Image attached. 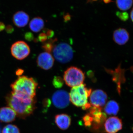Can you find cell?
<instances>
[{"label":"cell","instance_id":"ac0fdd59","mask_svg":"<svg viewBox=\"0 0 133 133\" xmlns=\"http://www.w3.org/2000/svg\"><path fill=\"white\" fill-rule=\"evenodd\" d=\"M116 3L119 9L122 11H126L132 7L133 0H116Z\"/></svg>","mask_w":133,"mask_h":133},{"label":"cell","instance_id":"4316f807","mask_svg":"<svg viewBox=\"0 0 133 133\" xmlns=\"http://www.w3.org/2000/svg\"><path fill=\"white\" fill-rule=\"evenodd\" d=\"M43 104L44 107H49L50 106V105L51 104L50 101L49 99H46L44 101Z\"/></svg>","mask_w":133,"mask_h":133},{"label":"cell","instance_id":"30bf717a","mask_svg":"<svg viewBox=\"0 0 133 133\" xmlns=\"http://www.w3.org/2000/svg\"><path fill=\"white\" fill-rule=\"evenodd\" d=\"M104 127L107 133H116L122 129V121L118 117L111 116L105 121Z\"/></svg>","mask_w":133,"mask_h":133},{"label":"cell","instance_id":"2e32d148","mask_svg":"<svg viewBox=\"0 0 133 133\" xmlns=\"http://www.w3.org/2000/svg\"><path fill=\"white\" fill-rule=\"evenodd\" d=\"M44 25V21L42 18L36 17L32 19L30 22L29 28L33 32L38 33L42 29Z\"/></svg>","mask_w":133,"mask_h":133},{"label":"cell","instance_id":"ffe728a7","mask_svg":"<svg viewBox=\"0 0 133 133\" xmlns=\"http://www.w3.org/2000/svg\"><path fill=\"white\" fill-rule=\"evenodd\" d=\"M52 83L55 88H60L63 85V80L61 77H56L53 79Z\"/></svg>","mask_w":133,"mask_h":133},{"label":"cell","instance_id":"e0dca14e","mask_svg":"<svg viewBox=\"0 0 133 133\" xmlns=\"http://www.w3.org/2000/svg\"><path fill=\"white\" fill-rule=\"evenodd\" d=\"M119 110L118 103L114 100L108 101L105 105L104 110L106 113L110 115H115L117 114Z\"/></svg>","mask_w":133,"mask_h":133},{"label":"cell","instance_id":"52a82bcc","mask_svg":"<svg viewBox=\"0 0 133 133\" xmlns=\"http://www.w3.org/2000/svg\"><path fill=\"white\" fill-rule=\"evenodd\" d=\"M52 101L56 107L63 109L69 105L70 102V95L66 91L59 90L55 92L52 95Z\"/></svg>","mask_w":133,"mask_h":133},{"label":"cell","instance_id":"44dd1931","mask_svg":"<svg viewBox=\"0 0 133 133\" xmlns=\"http://www.w3.org/2000/svg\"><path fill=\"white\" fill-rule=\"evenodd\" d=\"M55 41L53 40L51 42L49 41L48 42L45 43L42 46V48L44 50H45V52H50L53 50L54 48L53 44L55 42Z\"/></svg>","mask_w":133,"mask_h":133},{"label":"cell","instance_id":"7402d4cb","mask_svg":"<svg viewBox=\"0 0 133 133\" xmlns=\"http://www.w3.org/2000/svg\"><path fill=\"white\" fill-rule=\"evenodd\" d=\"M83 120L84 122V124L86 127H90L93 121L92 116L90 114L86 115L83 117Z\"/></svg>","mask_w":133,"mask_h":133},{"label":"cell","instance_id":"d4e9b609","mask_svg":"<svg viewBox=\"0 0 133 133\" xmlns=\"http://www.w3.org/2000/svg\"><path fill=\"white\" fill-rule=\"evenodd\" d=\"M24 37L27 41H31L34 39V36L31 32H27L24 35Z\"/></svg>","mask_w":133,"mask_h":133},{"label":"cell","instance_id":"4fadbf2b","mask_svg":"<svg viewBox=\"0 0 133 133\" xmlns=\"http://www.w3.org/2000/svg\"><path fill=\"white\" fill-rule=\"evenodd\" d=\"M114 41L117 44L124 45L128 42L129 38V34L125 29L119 28L114 32Z\"/></svg>","mask_w":133,"mask_h":133},{"label":"cell","instance_id":"4dcf8cb0","mask_svg":"<svg viewBox=\"0 0 133 133\" xmlns=\"http://www.w3.org/2000/svg\"><path fill=\"white\" fill-rule=\"evenodd\" d=\"M103 1L106 3H109L111 2H112V0H103Z\"/></svg>","mask_w":133,"mask_h":133},{"label":"cell","instance_id":"9c48e42d","mask_svg":"<svg viewBox=\"0 0 133 133\" xmlns=\"http://www.w3.org/2000/svg\"><path fill=\"white\" fill-rule=\"evenodd\" d=\"M55 59L50 52H42L38 55L37 60V65L43 70H49L54 65Z\"/></svg>","mask_w":133,"mask_h":133},{"label":"cell","instance_id":"5b68a950","mask_svg":"<svg viewBox=\"0 0 133 133\" xmlns=\"http://www.w3.org/2000/svg\"><path fill=\"white\" fill-rule=\"evenodd\" d=\"M52 50L55 59L62 63L70 62L73 57V50L66 43H60L54 47Z\"/></svg>","mask_w":133,"mask_h":133},{"label":"cell","instance_id":"9a60e30c","mask_svg":"<svg viewBox=\"0 0 133 133\" xmlns=\"http://www.w3.org/2000/svg\"><path fill=\"white\" fill-rule=\"evenodd\" d=\"M55 120L57 127L63 130L69 128L71 122L70 117L66 114L57 115L55 116Z\"/></svg>","mask_w":133,"mask_h":133},{"label":"cell","instance_id":"8fae6325","mask_svg":"<svg viewBox=\"0 0 133 133\" xmlns=\"http://www.w3.org/2000/svg\"><path fill=\"white\" fill-rule=\"evenodd\" d=\"M102 108H101L92 107L90 108V114L92 116L94 123V128L97 129L100 127L101 125L105 121L107 115L105 113L102 112Z\"/></svg>","mask_w":133,"mask_h":133},{"label":"cell","instance_id":"277c9868","mask_svg":"<svg viewBox=\"0 0 133 133\" xmlns=\"http://www.w3.org/2000/svg\"><path fill=\"white\" fill-rule=\"evenodd\" d=\"M85 78L83 71L75 66L69 67L65 71L64 75V80L65 84L72 88L83 84Z\"/></svg>","mask_w":133,"mask_h":133},{"label":"cell","instance_id":"7c38bea8","mask_svg":"<svg viewBox=\"0 0 133 133\" xmlns=\"http://www.w3.org/2000/svg\"><path fill=\"white\" fill-rule=\"evenodd\" d=\"M16 116L15 112L10 107H4L0 108L1 122H12L15 120Z\"/></svg>","mask_w":133,"mask_h":133},{"label":"cell","instance_id":"3957f363","mask_svg":"<svg viewBox=\"0 0 133 133\" xmlns=\"http://www.w3.org/2000/svg\"><path fill=\"white\" fill-rule=\"evenodd\" d=\"M91 92V89H88L85 84L72 87L69 94L70 101L76 106L83 107L88 104V98Z\"/></svg>","mask_w":133,"mask_h":133},{"label":"cell","instance_id":"f1b7e54d","mask_svg":"<svg viewBox=\"0 0 133 133\" xmlns=\"http://www.w3.org/2000/svg\"><path fill=\"white\" fill-rule=\"evenodd\" d=\"M5 28L6 27H5V24L3 23L0 22V31L4 30Z\"/></svg>","mask_w":133,"mask_h":133},{"label":"cell","instance_id":"603a6c76","mask_svg":"<svg viewBox=\"0 0 133 133\" xmlns=\"http://www.w3.org/2000/svg\"><path fill=\"white\" fill-rule=\"evenodd\" d=\"M116 15L122 21H125L129 18L128 14L126 12H117Z\"/></svg>","mask_w":133,"mask_h":133},{"label":"cell","instance_id":"484cf974","mask_svg":"<svg viewBox=\"0 0 133 133\" xmlns=\"http://www.w3.org/2000/svg\"><path fill=\"white\" fill-rule=\"evenodd\" d=\"M6 31L8 34H11L14 31V29L12 26L10 25H8L6 26Z\"/></svg>","mask_w":133,"mask_h":133},{"label":"cell","instance_id":"d6986e66","mask_svg":"<svg viewBox=\"0 0 133 133\" xmlns=\"http://www.w3.org/2000/svg\"><path fill=\"white\" fill-rule=\"evenodd\" d=\"M2 133H20L19 129L15 125L9 124L3 129Z\"/></svg>","mask_w":133,"mask_h":133},{"label":"cell","instance_id":"7a4b0ae2","mask_svg":"<svg viewBox=\"0 0 133 133\" xmlns=\"http://www.w3.org/2000/svg\"><path fill=\"white\" fill-rule=\"evenodd\" d=\"M38 84L33 78L26 76H19L16 80L11 84L12 91L30 97L35 98Z\"/></svg>","mask_w":133,"mask_h":133},{"label":"cell","instance_id":"ba28073f","mask_svg":"<svg viewBox=\"0 0 133 133\" xmlns=\"http://www.w3.org/2000/svg\"><path fill=\"white\" fill-rule=\"evenodd\" d=\"M108 99L107 94L101 90H96L91 93L90 101L92 107L102 108L105 106Z\"/></svg>","mask_w":133,"mask_h":133},{"label":"cell","instance_id":"1f68e13d","mask_svg":"<svg viewBox=\"0 0 133 133\" xmlns=\"http://www.w3.org/2000/svg\"></svg>","mask_w":133,"mask_h":133},{"label":"cell","instance_id":"5bb4252c","mask_svg":"<svg viewBox=\"0 0 133 133\" xmlns=\"http://www.w3.org/2000/svg\"><path fill=\"white\" fill-rule=\"evenodd\" d=\"M29 17L28 14L23 11H18L14 15L13 22L18 28L25 27L28 23Z\"/></svg>","mask_w":133,"mask_h":133},{"label":"cell","instance_id":"f546056e","mask_svg":"<svg viewBox=\"0 0 133 133\" xmlns=\"http://www.w3.org/2000/svg\"><path fill=\"white\" fill-rule=\"evenodd\" d=\"M130 17H131V20L133 22V8L131 11V14H130Z\"/></svg>","mask_w":133,"mask_h":133},{"label":"cell","instance_id":"8992f818","mask_svg":"<svg viewBox=\"0 0 133 133\" xmlns=\"http://www.w3.org/2000/svg\"><path fill=\"white\" fill-rule=\"evenodd\" d=\"M10 50L12 56L18 60L26 58L30 52L29 46L23 41H17L13 44Z\"/></svg>","mask_w":133,"mask_h":133},{"label":"cell","instance_id":"cb8c5ba5","mask_svg":"<svg viewBox=\"0 0 133 133\" xmlns=\"http://www.w3.org/2000/svg\"><path fill=\"white\" fill-rule=\"evenodd\" d=\"M48 36L46 33H41L38 36V41L42 42H45L48 39Z\"/></svg>","mask_w":133,"mask_h":133},{"label":"cell","instance_id":"83f0119b","mask_svg":"<svg viewBox=\"0 0 133 133\" xmlns=\"http://www.w3.org/2000/svg\"><path fill=\"white\" fill-rule=\"evenodd\" d=\"M24 72V70L22 69H19L17 70L16 74L17 76H20Z\"/></svg>","mask_w":133,"mask_h":133},{"label":"cell","instance_id":"6da1fadb","mask_svg":"<svg viewBox=\"0 0 133 133\" xmlns=\"http://www.w3.org/2000/svg\"><path fill=\"white\" fill-rule=\"evenodd\" d=\"M7 104L20 118L24 119L32 114L36 109L35 98L12 91L6 97Z\"/></svg>","mask_w":133,"mask_h":133}]
</instances>
